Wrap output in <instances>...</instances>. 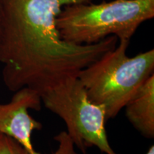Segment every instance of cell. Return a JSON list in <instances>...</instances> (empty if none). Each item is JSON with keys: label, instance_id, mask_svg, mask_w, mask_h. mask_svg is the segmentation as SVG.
<instances>
[{"label": "cell", "instance_id": "1", "mask_svg": "<svg viewBox=\"0 0 154 154\" xmlns=\"http://www.w3.org/2000/svg\"><path fill=\"white\" fill-rule=\"evenodd\" d=\"M91 0H2L0 63L3 82L14 92L26 87L41 94L82 69L118 44L108 36L93 44L63 40L56 25L61 9Z\"/></svg>", "mask_w": 154, "mask_h": 154}, {"label": "cell", "instance_id": "2", "mask_svg": "<svg viewBox=\"0 0 154 154\" xmlns=\"http://www.w3.org/2000/svg\"><path fill=\"white\" fill-rule=\"evenodd\" d=\"M154 17V0H113L63 7L56 25L65 41L93 44L108 36L130 40L138 28Z\"/></svg>", "mask_w": 154, "mask_h": 154}, {"label": "cell", "instance_id": "3", "mask_svg": "<svg viewBox=\"0 0 154 154\" xmlns=\"http://www.w3.org/2000/svg\"><path fill=\"white\" fill-rule=\"evenodd\" d=\"M114 49L106 52L82 69L77 78L89 99L104 109L109 120L119 114L134 94L154 74V49L129 57L130 40H119Z\"/></svg>", "mask_w": 154, "mask_h": 154}, {"label": "cell", "instance_id": "4", "mask_svg": "<svg viewBox=\"0 0 154 154\" xmlns=\"http://www.w3.org/2000/svg\"><path fill=\"white\" fill-rule=\"evenodd\" d=\"M40 95L44 106L64 121L67 134L82 153L96 146L105 154H118L108 140L104 109L89 99L77 76L63 79Z\"/></svg>", "mask_w": 154, "mask_h": 154}, {"label": "cell", "instance_id": "5", "mask_svg": "<svg viewBox=\"0 0 154 154\" xmlns=\"http://www.w3.org/2000/svg\"><path fill=\"white\" fill-rule=\"evenodd\" d=\"M11 101L0 103V134L17 140L29 154H41L34 149L32 135L42 124L32 118L29 110L40 111L41 95L36 90L22 88L14 92Z\"/></svg>", "mask_w": 154, "mask_h": 154}, {"label": "cell", "instance_id": "6", "mask_svg": "<svg viewBox=\"0 0 154 154\" xmlns=\"http://www.w3.org/2000/svg\"><path fill=\"white\" fill-rule=\"evenodd\" d=\"M126 116L146 138H154V74L147 79L124 106Z\"/></svg>", "mask_w": 154, "mask_h": 154}, {"label": "cell", "instance_id": "7", "mask_svg": "<svg viewBox=\"0 0 154 154\" xmlns=\"http://www.w3.org/2000/svg\"><path fill=\"white\" fill-rule=\"evenodd\" d=\"M0 154H29L17 140L0 134Z\"/></svg>", "mask_w": 154, "mask_h": 154}, {"label": "cell", "instance_id": "8", "mask_svg": "<svg viewBox=\"0 0 154 154\" xmlns=\"http://www.w3.org/2000/svg\"><path fill=\"white\" fill-rule=\"evenodd\" d=\"M58 143L57 149L52 154H79L66 131H61L54 138Z\"/></svg>", "mask_w": 154, "mask_h": 154}, {"label": "cell", "instance_id": "9", "mask_svg": "<svg viewBox=\"0 0 154 154\" xmlns=\"http://www.w3.org/2000/svg\"><path fill=\"white\" fill-rule=\"evenodd\" d=\"M2 17V0H0V28H1Z\"/></svg>", "mask_w": 154, "mask_h": 154}, {"label": "cell", "instance_id": "10", "mask_svg": "<svg viewBox=\"0 0 154 154\" xmlns=\"http://www.w3.org/2000/svg\"><path fill=\"white\" fill-rule=\"evenodd\" d=\"M146 154H154V146L152 145L151 147L149 148V151H148Z\"/></svg>", "mask_w": 154, "mask_h": 154}]
</instances>
